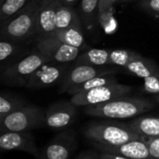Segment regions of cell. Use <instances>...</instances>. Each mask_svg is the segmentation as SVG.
<instances>
[{
  "label": "cell",
  "mask_w": 159,
  "mask_h": 159,
  "mask_svg": "<svg viewBox=\"0 0 159 159\" xmlns=\"http://www.w3.org/2000/svg\"><path fill=\"white\" fill-rule=\"evenodd\" d=\"M57 1H59V2H60V1H61V0H57Z\"/></svg>",
  "instance_id": "cell-35"
},
{
  "label": "cell",
  "mask_w": 159,
  "mask_h": 159,
  "mask_svg": "<svg viewBox=\"0 0 159 159\" xmlns=\"http://www.w3.org/2000/svg\"><path fill=\"white\" fill-rule=\"evenodd\" d=\"M76 116V106L71 102H59L46 110V126L52 129L68 128Z\"/></svg>",
  "instance_id": "cell-10"
},
{
  "label": "cell",
  "mask_w": 159,
  "mask_h": 159,
  "mask_svg": "<svg viewBox=\"0 0 159 159\" xmlns=\"http://www.w3.org/2000/svg\"><path fill=\"white\" fill-rule=\"evenodd\" d=\"M0 148L2 150H20L38 157V150L34 136L30 131L5 132L0 136Z\"/></svg>",
  "instance_id": "cell-13"
},
{
  "label": "cell",
  "mask_w": 159,
  "mask_h": 159,
  "mask_svg": "<svg viewBox=\"0 0 159 159\" xmlns=\"http://www.w3.org/2000/svg\"><path fill=\"white\" fill-rule=\"evenodd\" d=\"M71 65L69 63L47 62L39 67L29 78L25 88L41 89L60 85Z\"/></svg>",
  "instance_id": "cell-9"
},
{
  "label": "cell",
  "mask_w": 159,
  "mask_h": 159,
  "mask_svg": "<svg viewBox=\"0 0 159 159\" xmlns=\"http://www.w3.org/2000/svg\"><path fill=\"white\" fill-rule=\"evenodd\" d=\"M75 147L73 131H64L56 136L38 154V159H68Z\"/></svg>",
  "instance_id": "cell-12"
},
{
  "label": "cell",
  "mask_w": 159,
  "mask_h": 159,
  "mask_svg": "<svg viewBox=\"0 0 159 159\" xmlns=\"http://www.w3.org/2000/svg\"><path fill=\"white\" fill-rule=\"evenodd\" d=\"M40 2L41 0H33L17 14L2 22L1 37L21 42L35 36Z\"/></svg>",
  "instance_id": "cell-2"
},
{
  "label": "cell",
  "mask_w": 159,
  "mask_h": 159,
  "mask_svg": "<svg viewBox=\"0 0 159 159\" xmlns=\"http://www.w3.org/2000/svg\"><path fill=\"white\" fill-rule=\"evenodd\" d=\"M82 19H80L79 15L73 8V7H69L66 5L58 2L57 11H56V27L57 30L66 29L70 27H83Z\"/></svg>",
  "instance_id": "cell-17"
},
{
  "label": "cell",
  "mask_w": 159,
  "mask_h": 159,
  "mask_svg": "<svg viewBox=\"0 0 159 159\" xmlns=\"http://www.w3.org/2000/svg\"><path fill=\"white\" fill-rule=\"evenodd\" d=\"M55 35L61 42L71 47L81 49H83V48L85 47V35L83 33V27L75 26L66 29L57 30Z\"/></svg>",
  "instance_id": "cell-20"
},
{
  "label": "cell",
  "mask_w": 159,
  "mask_h": 159,
  "mask_svg": "<svg viewBox=\"0 0 159 159\" xmlns=\"http://www.w3.org/2000/svg\"><path fill=\"white\" fill-rule=\"evenodd\" d=\"M119 0H100L99 2V21L102 27L105 26V23L108 21L112 8L116 3Z\"/></svg>",
  "instance_id": "cell-26"
},
{
  "label": "cell",
  "mask_w": 159,
  "mask_h": 159,
  "mask_svg": "<svg viewBox=\"0 0 159 159\" xmlns=\"http://www.w3.org/2000/svg\"><path fill=\"white\" fill-rule=\"evenodd\" d=\"M124 69L129 74L143 79L151 76L159 77V66L157 61L143 55L131 61Z\"/></svg>",
  "instance_id": "cell-16"
},
{
  "label": "cell",
  "mask_w": 159,
  "mask_h": 159,
  "mask_svg": "<svg viewBox=\"0 0 159 159\" xmlns=\"http://www.w3.org/2000/svg\"><path fill=\"white\" fill-rule=\"evenodd\" d=\"M46 111L41 107L27 104L0 120V132L30 131L41 128L45 123Z\"/></svg>",
  "instance_id": "cell-5"
},
{
  "label": "cell",
  "mask_w": 159,
  "mask_h": 159,
  "mask_svg": "<svg viewBox=\"0 0 159 159\" xmlns=\"http://www.w3.org/2000/svg\"><path fill=\"white\" fill-rule=\"evenodd\" d=\"M100 158L101 159H129L124 157H120V156H116V155H113V154H106V153H101L100 155Z\"/></svg>",
  "instance_id": "cell-31"
},
{
  "label": "cell",
  "mask_w": 159,
  "mask_h": 159,
  "mask_svg": "<svg viewBox=\"0 0 159 159\" xmlns=\"http://www.w3.org/2000/svg\"><path fill=\"white\" fill-rule=\"evenodd\" d=\"M49 61L50 60L37 49L32 51L1 70V81L3 84L10 87H25L32 75L43 64Z\"/></svg>",
  "instance_id": "cell-4"
},
{
  "label": "cell",
  "mask_w": 159,
  "mask_h": 159,
  "mask_svg": "<svg viewBox=\"0 0 159 159\" xmlns=\"http://www.w3.org/2000/svg\"><path fill=\"white\" fill-rule=\"evenodd\" d=\"M84 135L92 143L106 145H120L143 140L129 128V124L116 121H92L85 128Z\"/></svg>",
  "instance_id": "cell-3"
},
{
  "label": "cell",
  "mask_w": 159,
  "mask_h": 159,
  "mask_svg": "<svg viewBox=\"0 0 159 159\" xmlns=\"http://www.w3.org/2000/svg\"><path fill=\"white\" fill-rule=\"evenodd\" d=\"M155 100L157 101V102L159 104V94H157L156 97H155Z\"/></svg>",
  "instance_id": "cell-34"
},
{
  "label": "cell",
  "mask_w": 159,
  "mask_h": 159,
  "mask_svg": "<svg viewBox=\"0 0 159 159\" xmlns=\"http://www.w3.org/2000/svg\"><path fill=\"white\" fill-rule=\"evenodd\" d=\"M117 80L115 76V75H99L96 76L79 86L74 87L71 89H69L67 91L68 94H70L71 96L75 95L77 93H81V92H85L88 90H90L92 89L101 87V86H104V85H109V84H113V83H116Z\"/></svg>",
  "instance_id": "cell-23"
},
{
  "label": "cell",
  "mask_w": 159,
  "mask_h": 159,
  "mask_svg": "<svg viewBox=\"0 0 159 159\" xmlns=\"http://www.w3.org/2000/svg\"><path fill=\"white\" fill-rule=\"evenodd\" d=\"M100 155L101 153L99 154L97 152H84L80 154L76 159H101Z\"/></svg>",
  "instance_id": "cell-30"
},
{
  "label": "cell",
  "mask_w": 159,
  "mask_h": 159,
  "mask_svg": "<svg viewBox=\"0 0 159 159\" xmlns=\"http://www.w3.org/2000/svg\"><path fill=\"white\" fill-rule=\"evenodd\" d=\"M129 126L145 143L149 140L159 138V117L139 116L129 122Z\"/></svg>",
  "instance_id": "cell-15"
},
{
  "label": "cell",
  "mask_w": 159,
  "mask_h": 159,
  "mask_svg": "<svg viewBox=\"0 0 159 159\" xmlns=\"http://www.w3.org/2000/svg\"><path fill=\"white\" fill-rule=\"evenodd\" d=\"M77 0H61L60 2L63 5L69 6V7H73V5L76 2Z\"/></svg>",
  "instance_id": "cell-32"
},
{
  "label": "cell",
  "mask_w": 159,
  "mask_h": 159,
  "mask_svg": "<svg viewBox=\"0 0 159 159\" xmlns=\"http://www.w3.org/2000/svg\"><path fill=\"white\" fill-rule=\"evenodd\" d=\"M132 90L133 87L119 84L118 82H116L73 95L70 102L76 107H85L106 102L120 97L129 96L132 92Z\"/></svg>",
  "instance_id": "cell-6"
},
{
  "label": "cell",
  "mask_w": 159,
  "mask_h": 159,
  "mask_svg": "<svg viewBox=\"0 0 159 159\" xmlns=\"http://www.w3.org/2000/svg\"><path fill=\"white\" fill-rule=\"evenodd\" d=\"M140 55V53L131 49H110V65L125 68L131 61H133Z\"/></svg>",
  "instance_id": "cell-24"
},
{
  "label": "cell",
  "mask_w": 159,
  "mask_h": 159,
  "mask_svg": "<svg viewBox=\"0 0 159 159\" xmlns=\"http://www.w3.org/2000/svg\"><path fill=\"white\" fill-rule=\"evenodd\" d=\"M109 66V65H108ZM116 66H91L86 64H74L71 65L66 72L63 79L61 80L59 89L60 93H64L74 87L79 86L96 76L103 75H116L117 69Z\"/></svg>",
  "instance_id": "cell-7"
},
{
  "label": "cell",
  "mask_w": 159,
  "mask_h": 159,
  "mask_svg": "<svg viewBox=\"0 0 159 159\" xmlns=\"http://www.w3.org/2000/svg\"><path fill=\"white\" fill-rule=\"evenodd\" d=\"M58 2L57 0H41L35 31L38 39L55 34L57 31L56 11Z\"/></svg>",
  "instance_id": "cell-14"
},
{
  "label": "cell",
  "mask_w": 159,
  "mask_h": 159,
  "mask_svg": "<svg viewBox=\"0 0 159 159\" xmlns=\"http://www.w3.org/2000/svg\"><path fill=\"white\" fill-rule=\"evenodd\" d=\"M99 2L100 0H82L80 4V14L84 26L91 30L96 21H99Z\"/></svg>",
  "instance_id": "cell-21"
},
{
  "label": "cell",
  "mask_w": 159,
  "mask_h": 159,
  "mask_svg": "<svg viewBox=\"0 0 159 159\" xmlns=\"http://www.w3.org/2000/svg\"><path fill=\"white\" fill-rule=\"evenodd\" d=\"M134 1H142V0H119L120 3H129V2H134Z\"/></svg>",
  "instance_id": "cell-33"
},
{
  "label": "cell",
  "mask_w": 159,
  "mask_h": 159,
  "mask_svg": "<svg viewBox=\"0 0 159 159\" xmlns=\"http://www.w3.org/2000/svg\"><path fill=\"white\" fill-rule=\"evenodd\" d=\"M33 0H3L1 1L0 22H4L17 14Z\"/></svg>",
  "instance_id": "cell-25"
},
{
  "label": "cell",
  "mask_w": 159,
  "mask_h": 159,
  "mask_svg": "<svg viewBox=\"0 0 159 159\" xmlns=\"http://www.w3.org/2000/svg\"><path fill=\"white\" fill-rule=\"evenodd\" d=\"M23 54V48L18 45V42L1 37L0 41V62L1 70L16 62L17 57Z\"/></svg>",
  "instance_id": "cell-19"
},
{
  "label": "cell",
  "mask_w": 159,
  "mask_h": 159,
  "mask_svg": "<svg viewBox=\"0 0 159 159\" xmlns=\"http://www.w3.org/2000/svg\"><path fill=\"white\" fill-rule=\"evenodd\" d=\"M91 145L100 153L113 154L129 159H153L147 143L143 140L132 141L120 145H106L91 142Z\"/></svg>",
  "instance_id": "cell-11"
},
{
  "label": "cell",
  "mask_w": 159,
  "mask_h": 159,
  "mask_svg": "<svg viewBox=\"0 0 159 159\" xmlns=\"http://www.w3.org/2000/svg\"><path fill=\"white\" fill-rule=\"evenodd\" d=\"M139 6L152 16L159 19V0H142Z\"/></svg>",
  "instance_id": "cell-27"
},
{
  "label": "cell",
  "mask_w": 159,
  "mask_h": 159,
  "mask_svg": "<svg viewBox=\"0 0 159 159\" xmlns=\"http://www.w3.org/2000/svg\"><path fill=\"white\" fill-rule=\"evenodd\" d=\"M143 91L149 94H159V77L151 76L144 78Z\"/></svg>",
  "instance_id": "cell-28"
},
{
  "label": "cell",
  "mask_w": 159,
  "mask_h": 159,
  "mask_svg": "<svg viewBox=\"0 0 159 159\" xmlns=\"http://www.w3.org/2000/svg\"><path fill=\"white\" fill-rule=\"evenodd\" d=\"M27 105L22 99L14 96L8 92H3L0 95V120L4 119L8 115L17 111L18 109Z\"/></svg>",
  "instance_id": "cell-22"
},
{
  "label": "cell",
  "mask_w": 159,
  "mask_h": 159,
  "mask_svg": "<svg viewBox=\"0 0 159 159\" xmlns=\"http://www.w3.org/2000/svg\"><path fill=\"white\" fill-rule=\"evenodd\" d=\"M1 1H3V0H1Z\"/></svg>",
  "instance_id": "cell-36"
},
{
  "label": "cell",
  "mask_w": 159,
  "mask_h": 159,
  "mask_svg": "<svg viewBox=\"0 0 159 159\" xmlns=\"http://www.w3.org/2000/svg\"><path fill=\"white\" fill-rule=\"evenodd\" d=\"M110 49L102 48H89L83 50L78 56L75 64H86L91 66H108Z\"/></svg>",
  "instance_id": "cell-18"
},
{
  "label": "cell",
  "mask_w": 159,
  "mask_h": 159,
  "mask_svg": "<svg viewBox=\"0 0 159 159\" xmlns=\"http://www.w3.org/2000/svg\"><path fill=\"white\" fill-rule=\"evenodd\" d=\"M150 155L153 159H159V138L152 139L146 142Z\"/></svg>",
  "instance_id": "cell-29"
},
{
  "label": "cell",
  "mask_w": 159,
  "mask_h": 159,
  "mask_svg": "<svg viewBox=\"0 0 159 159\" xmlns=\"http://www.w3.org/2000/svg\"><path fill=\"white\" fill-rule=\"evenodd\" d=\"M154 106L149 99L125 96L100 104L85 106L84 112L90 116L121 119L140 116L152 110Z\"/></svg>",
  "instance_id": "cell-1"
},
{
  "label": "cell",
  "mask_w": 159,
  "mask_h": 159,
  "mask_svg": "<svg viewBox=\"0 0 159 159\" xmlns=\"http://www.w3.org/2000/svg\"><path fill=\"white\" fill-rule=\"evenodd\" d=\"M36 49L45 54L50 62L70 63L75 61L83 49L71 47L61 42L56 35H49L37 39Z\"/></svg>",
  "instance_id": "cell-8"
}]
</instances>
